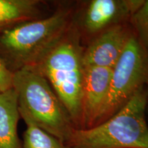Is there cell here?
<instances>
[{
    "label": "cell",
    "mask_w": 148,
    "mask_h": 148,
    "mask_svg": "<svg viewBox=\"0 0 148 148\" xmlns=\"http://www.w3.org/2000/svg\"><path fill=\"white\" fill-rule=\"evenodd\" d=\"M71 17V9L60 8L47 17L4 29L0 34V56L12 72L36 65L63 38Z\"/></svg>",
    "instance_id": "6da1fadb"
},
{
    "label": "cell",
    "mask_w": 148,
    "mask_h": 148,
    "mask_svg": "<svg viewBox=\"0 0 148 148\" xmlns=\"http://www.w3.org/2000/svg\"><path fill=\"white\" fill-rule=\"evenodd\" d=\"M79 31L71 24L60 42L33 66L47 79L75 129L81 127V101L84 66Z\"/></svg>",
    "instance_id": "7a4b0ae2"
},
{
    "label": "cell",
    "mask_w": 148,
    "mask_h": 148,
    "mask_svg": "<svg viewBox=\"0 0 148 148\" xmlns=\"http://www.w3.org/2000/svg\"><path fill=\"white\" fill-rule=\"evenodd\" d=\"M147 88L138 90L123 108L101 124L74 129L70 148H148L145 119Z\"/></svg>",
    "instance_id": "3957f363"
},
{
    "label": "cell",
    "mask_w": 148,
    "mask_h": 148,
    "mask_svg": "<svg viewBox=\"0 0 148 148\" xmlns=\"http://www.w3.org/2000/svg\"><path fill=\"white\" fill-rule=\"evenodd\" d=\"M18 110L40 128L67 145L75 127L47 79L33 66L14 72Z\"/></svg>",
    "instance_id": "277c9868"
},
{
    "label": "cell",
    "mask_w": 148,
    "mask_h": 148,
    "mask_svg": "<svg viewBox=\"0 0 148 148\" xmlns=\"http://www.w3.org/2000/svg\"><path fill=\"white\" fill-rule=\"evenodd\" d=\"M147 84L148 49L134 33L112 69L109 92L97 125L116 113Z\"/></svg>",
    "instance_id": "5b68a950"
},
{
    "label": "cell",
    "mask_w": 148,
    "mask_h": 148,
    "mask_svg": "<svg viewBox=\"0 0 148 148\" xmlns=\"http://www.w3.org/2000/svg\"><path fill=\"white\" fill-rule=\"evenodd\" d=\"M143 0H92L85 8L82 27L88 34H99L130 20Z\"/></svg>",
    "instance_id": "8992f818"
},
{
    "label": "cell",
    "mask_w": 148,
    "mask_h": 148,
    "mask_svg": "<svg viewBox=\"0 0 148 148\" xmlns=\"http://www.w3.org/2000/svg\"><path fill=\"white\" fill-rule=\"evenodd\" d=\"M112 72L110 68L84 66L80 129H90L97 125L109 92Z\"/></svg>",
    "instance_id": "52a82bcc"
},
{
    "label": "cell",
    "mask_w": 148,
    "mask_h": 148,
    "mask_svg": "<svg viewBox=\"0 0 148 148\" xmlns=\"http://www.w3.org/2000/svg\"><path fill=\"white\" fill-rule=\"evenodd\" d=\"M134 34L124 24L99 33L83 51L84 66L113 69Z\"/></svg>",
    "instance_id": "ba28073f"
},
{
    "label": "cell",
    "mask_w": 148,
    "mask_h": 148,
    "mask_svg": "<svg viewBox=\"0 0 148 148\" xmlns=\"http://www.w3.org/2000/svg\"><path fill=\"white\" fill-rule=\"evenodd\" d=\"M20 116L14 88L0 93V148H23L17 129Z\"/></svg>",
    "instance_id": "9c48e42d"
},
{
    "label": "cell",
    "mask_w": 148,
    "mask_h": 148,
    "mask_svg": "<svg viewBox=\"0 0 148 148\" xmlns=\"http://www.w3.org/2000/svg\"><path fill=\"white\" fill-rule=\"evenodd\" d=\"M40 4L38 0H0V29L38 19Z\"/></svg>",
    "instance_id": "30bf717a"
},
{
    "label": "cell",
    "mask_w": 148,
    "mask_h": 148,
    "mask_svg": "<svg viewBox=\"0 0 148 148\" xmlns=\"http://www.w3.org/2000/svg\"><path fill=\"white\" fill-rule=\"evenodd\" d=\"M26 128L23 133V148H70L69 145L38 126L26 113L20 112Z\"/></svg>",
    "instance_id": "8fae6325"
},
{
    "label": "cell",
    "mask_w": 148,
    "mask_h": 148,
    "mask_svg": "<svg viewBox=\"0 0 148 148\" xmlns=\"http://www.w3.org/2000/svg\"><path fill=\"white\" fill-rule=\"evenodd\" d=\"M130 21L134 27V34L148 49V0L144 1L132 16Z\"/></svg>",
    "instance_id": "7c38bea8"
},
{
    "label": "cell",
    "mask_w": 148,
    "mask_h": 148,
    "mask_svg": "<svg viewBox=\"0 0 148 148\" xmlns=\"http://www.w3.org/2000/svg\"><path fill=\"white\" fill-rule=\"evenodd\" d=\"M14 72L5 64L0 56V93L12 88Z\"/></svg>",
    "instance_id": "4fadbf2b"
},
{
    "label": "cell",
    "mask_w": 148,
    "mask_h": 148,
    "mask_svg": "<svg viewBox=\"0 0 148 148\" xmlns=\"http://www.w3.org/2000/svg\"><path fill=\"white\" fill-rule=\"evenodd\" d=\"M148 105V84H147V106Z\"/></svg>",
    "instance_id": "5bb4252c"
}]
</instances>
